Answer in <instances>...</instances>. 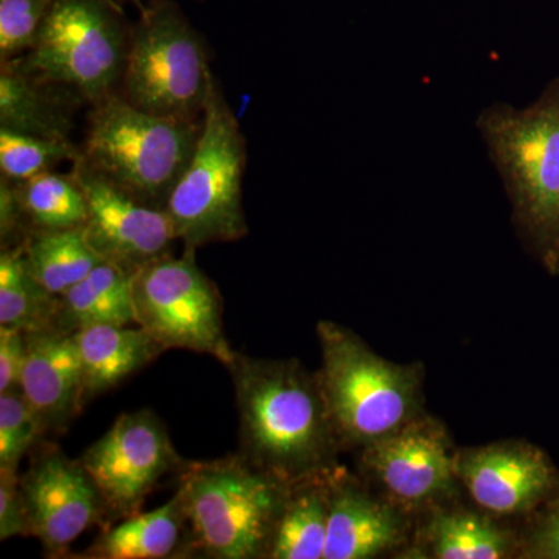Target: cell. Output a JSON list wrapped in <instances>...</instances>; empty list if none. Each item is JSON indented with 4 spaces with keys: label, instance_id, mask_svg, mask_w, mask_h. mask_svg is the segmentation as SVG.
<instances>
[{
    "label": "cell",
    "instance_id": "2e32d148",
    "mask_svg": "<svg viewBox=\"0 0 559 559\" xmlns=\"http://www.w3.org/2000/svg\"><path fill=\"white\" fill-rule=\"evenodd\" d=\"M25 342L22 395L49 432H62L86 404L75 334L58 329L35 331L25 333Z\"/></svg>",
    "mask_w": 559,
    "mask_h": 559
},
{
    "label": "cell",
    "instance_id": "3957f363",
    "mask_svg": "<svg viewBox=\"0 0 559 559\" xmlns=\"http://www.w3.org/2000/svg\"><path fill=\"white\" fill-rule=\"evenodd\" d=\"M289 488L241 452L201 462L189 460L178 474L187 520L182 554L267 559Z\"/></svg>",
    "mask_w": 559,
    "mask_h": 559
},
{
    "label": "cell",
    "instance_id": "277c9868",
    "mask_svg": "<svg viewBox=\"0 0 559 559\" xmlns=\"http://www.w3.org/2000/svg\"><path fill=\"white\" fill-rule=\"evenodd\" d=\"M318 371L341 450H364L409 425L423 412L421 367L382 358L340 323L318 325Z\"/></svg>",
    "mask_w": 559,
    "mask_h": 559
},
{
    "label": "cell",
    "instance_id": "d6986e66",
    "mask_svg": "<svg viewBox=\"0 0 559 559\" xmlns=\"http://www.w3.org/2000/svg\"><path fill=\"white\" fill-rule=\"evenodd\" d=\"M187 520L178 489L170 500L153 511H140L119 524L103 528L79 559H164L182 557Z\"/></svg>",
    "mask_w": 559,
    "mask_h": 559
},
{
    "label": "cell",
    "instance_id": "ba28073f",
    "mask_svg": "<svg viewBox=\"0 0 559 559\" xmlns=\"http://www.w3.org/2000/svg\"><path fill=\"white\" fill-rule=\"evenodd\" d=\"M210 73L200 36L179 11L160 7L131 33L119 94L156 116L201 120Z\"/></svg>",
    "mask_w": 559,
    "mask_h": 559
},
{
    "label": "cell",
    "instance_id": "7c38bea8",
    "mask_svg": "<svg viewBox=\"0 0 559 559\" xmlns=\"http://www.w3.org/2000/svg\"><path fill=\"white\" fill-rule=\"evenodd\" d=\"M21 473L28 538H36L46 557H68L69 547L92 525L108 527V513L97 485L80 459L58 444L40 441Z\"/></svg>",
    "mask_w": 559,
    "mask_h": 559
},
{
    "label": "cell",
    "instance_id": "83f0119b",
    "mask_svg": "<svg viewBox=\"0 0 559 559\" xmlns=\"http://www.w3.org/2000/svg\"><path fill=\"white\" fill-rule=\"evenodd\" d=\"M55 0H0V62L17 60L32 49Z\"/></svg>",
    "mask_w": 559,
    "mask_h": 559
},
{
    "label": "cell",
    "instance_id": "9a60e30c",
    "mask_svg": "<svg viewBox=\"0 0 559 559\" xmlns=\"http://www.w3.org/2000/svg\"><path fill=\"white\" fill-rule=\"evenodd\" d=\"M329 484V533L323 559H371L406 543V511L369 491L340 465L331 471Z\"/></svg>",
    "mask_w": 559,
    "mask_h": 559
},
{
    "label": "cell",
    "instance_id": "44dd1931",
    "mask_svg": "<svg viewBox=\"0 0 559 559\" xmlns=\"http://www.w3.org/2000/svg\"><path fill=\"white\" fill-rule=\"evenodd\" d=\"M130 272L102 261L58 297L57 329L76 333L95 325H135Z\"/></svg>",
    "mask_w": 559,
    "mask_h": 559
},
{
    "label": "cell",
    "instance_id": "cb8c5ba5",
    "mask_svg": "<svg viewBox=\"0 0 559 559\" xmlns=\"http://www.w3.org/2000/svg\"><path fill=\"white\" fill-rule=\"evenodd\" d=\"M58 297L33 277L22 246L0 253V326L35 333L57 329Z\"/></svg>",
    "mask_w": 559,
    "mask_h": 559
},
{
    "label": "cell",
    "instance_id": "8992f818",
    "mask_svg": "<svg viewBox=\"0 0 559 559\" xmlns=\"http://www.w3.org/2000/svg\"><path fill=\"white\" fill-rule=\"evenodd\" d=\"M200 130L201 120L146 112L117 92L94 105L80 160L138 200L165 209Z\"/></svg>",
    "mask_w": 559,
    "mask_h": 559
},
{
    "label": "cell",
    "instance_id": "7a4b0ae2",
    "mask_svg": "<svg viewBox=\"0 0 559 559\" xmlns=\"http://www.w3.org/2000/svg\"><path fill=\"white\" fill-rule=\"evenodd\" d=\"M477 130L498 170L528 252L559 274V76L525 108L488 106Z\"/></svg>",
    "mask_w": 559,
    "mask_h": 559
},
{
    "label": "cell",
    "instance_id": "f546056e",
    "mask_svg": "<svg viewBox=\"0 0 559 559\" xmlns=\"http://www.w3.org/2000/svg\"><path fill=\"white\" fill-rule=\"evenodd\" d=\"M20 469L0 468V540L28 538Z\"/></svg>",
    "mask_w": 559,
    "mask_h": 559
},
{
    "label": "cell",
    "instance_id": "5b68a950",
    "mask_svg": "<svg viewBox=\"0 0 559 559\" xmlns=\"http://www.w3.org/2000/svg\"><path fill=\"white\" fill-rule=\"evenodd\" d=\"M246 162L240 123L212 72L197 145L165 204L183 248L238 241L248 235L242 205Z\"/></svg>",
    "mask_w": 559,
    "mask_h": 559
},
{
    "label": "cell",
    "instance_id": "5bb4252c",
    "mask_svg": "<svg viewBox=\"0 0 559 559\" xmlns=\"http://www.w3.org/2000/svg\"><path fill=\"white\" fill-rule=\"evenodd\" d=\"M460 485L491 516H528L559 496V469L549 455L522 440L457 452Z\"/></svg>",
    "mask_w": 559,
    "mask_h": 559
},
{
    "label": "cell",
    "instance_id": "ffe728a7",
    "mask_svg": "<svg viewBox=\"0 0 559 559\" xmlns=\"http://www.w3.org/2000/svg\"><path fill=\"white\" fill-rule=\"evenodd\" d=\"M425 530L428 557L502 559L520 554L514 533L485 511L437 507Z\"/></svg>",
    "mask_w": 559,
    "mask_h": 559
},
{
    "label": "cell",
    "instance_id": "ac0fdd59",
    "mask_svg": "<svg viewBox=\"0 0 559 559\" xmlns=\"http://www.w3.org/2000/svg\"><path fill=\"white\" fill-rule=\"evenodd\" d=\"M53 86L31 72L20 58L0 68V128L36 138L72 142L70 103Z\"/></svg>",
    "mask_w": 559,
    "mask_h": 559
},
{
    "label": "cell",
    "instance_id": "7402d4cb",
    "mask_svg": "<svg viewBox=\"0 0 559 559\" xmlns=\"http://www.w3.org/2000/svg\"><path fill=\"white\" fill-rule=\"evenodd\" d=\"M330 473L290 485L267 559H323L329 533Z\"/></svg>",
    "mask_w": 559,
    "mask_h": 559
},
{
    "label": "cell",
    "instance_id": "52a82bcc",
    "mask_svg": "<svg viewBox=\"0 0 559 559\" xmlns=\"http://www.w3.org/2000/svg\"><path fill=\"white\" fill-rule=\"evenodd\" d=\"M128 46L109 0H55L20 60L40 80L94 106L119 92Z\"/></svg>",
    "mask_w": 559,
    "mask_h": 559
},
{
    "label": "cell",
    "instance_id": "f1b7e54d",
    "mask_svg": "<svg viewBox=\"0 0 559 559\" xmlns=\"http://www.w3.org/2000/svg\"><path fill=\"white\" fill-rule=\"evenodd\" d=\"M518 557L559 559V496L536 511L520 539Z\"/></svg>",
    "mask_w": 559,
    "mask_h": 559
},
{
    "label": "cell",
    "instance_id": "d4e9b609",
    "mask_svg": "<svg viewBox=\"0 0 559 559\" xmlns=\"http://www.w3.org/2000/svg\"><path fill=\"white\" fill-rule=\"evenodd\" d=\"M13 186L28 234L75 229L86 224V197L72 173L66 176L47 171Z\"/></svg>",
    "mask_w": 559,
    "mask_h": 559
},
{
    "label": "cell",
    "instance_id": "4316f807",
    "mask_svg": "<svg viewBox=\"0 0 559 559\" xmlns=\"http://www.w3.org/2000/svg\"><path fill=\"white\" fill-rule=\"evenodd\" d=\"M49 432L20 389L0 393V468L20 469Z\"/></svg>",
    "mask_w": 559,
    "mask_h": 559
},
{
    "label": "cell",
    "instance_id": "4fadbf2b",
    "mask_svg": "<svg viewBox=\"0 0 559 559\" xmlns=\"http://www.w3.org/2000/svg\"><path fill=\"white\" fill-rule=\"evenodd\" d=\"M72 176L87 202V240L103 260L134 274L170 253L178 241L165 209L138 200L86 164L73 162Z\"/></svg>",
    "mask_w": 559,
    "mask_h": 559
},
{
    "label": "cell",
    "instance_id": "30bf717a",
    "mask_svg": "<svg viewBox=\"0 0 559 559\" xmlns=\"http://www.w3.org/2000/svg\"><path fill=\"white\" fill-rule=\"evenodd\" d=\"M80 460L105 500L108 527L140 513L157 484L168 474H179L189 462L180 457L164 423L150 409L119 415Z\"/></svg>",
    "mask_w": 559,
    "mask_h": 559
},
{
    "label": "cell",
    "instance_id": "9c48e42d",
    "mask_svg": "<svg viewBox=\"0 0 559 559\" xmlns=\"http://www.w3.org/2000/svg\"><path fill=\"white\" fill-rule=\"evenodd\" d=\"M134 323L165 349H189L230 359L224 333L223 297L197 263V249L183 248L140 267L131 278Z\"/></svg>",
    "mask_w": 559,
    "mask_h": 559
},
{
    "label": "cell",
    "instance_id": "484cf974",
    "mask_svg": "<svg viewBox=\"0 0 559 559\" xmlns=\"http://www.w3.org/2000/svg\"><path fill=\"white\" fill-rule=\"evenodd\" d=\"M81 150L64 140L36 138L0 128V171L13 183L53 171L62 162L79 160Z\"/></svg>",
    "mask_w": 559,
    "mask_h": 559
},
{
    "label": "cell",
    "instance_id": "e0dca14e",
    "mask_svg": "<svg viewBox=\"0 0 559 559\" xmlns=\"http://www.w3.org/2000/svg\"><path fill=\"white\" fill-rule=\"evenodd\" d=\"M73 334L83 369L86 404L116 389L167 352L140 326L95 325Z\"/></svg>",
    "mask_w": 559,
    "mask_h": 559
},
{
    "label": "cell",
    "instance_id": "4dcf8cb0",
    "mask_svg": "<svg viewBox=\"0 0 559 559\" xmlns=\"http://www.w3.org/2000/svg\"><path fill=\"white\" fill-rule=\"evenodd\" d=\"M25 352L24 331L0 326V393L20 389Z\"/></svg>",
    "mask_w": 559,
    "mask_h": 559
},
{
    "label": "cell",
    "instance_id": "6da1fadb",
    "mask_svg": "<svg viewBox=\"0 0 559 559\" xmlns=\"http://www.w3.org/2000/svg\"><path fill=\"white\" fill-rule=\"evenodd\" d=\"M240 415V451L260 469L293 485L337 466L341 447L318 373L297 359L231 353L226 366Z\"/></svg>",
    "mask_w": 559,
    "mask_h": 559
},
{
    "label": "cell",
    "instance_id": "8fae6325",
    "mask_svg": "<svg viewBox=\"0 0 559 559\" xmlns=\"http://www.w3.org/2000/svg\"><path fill=\"white\" fill-rule=\"evenodd\" d=\"M360 471L381 492L406 511L437 509L457 495V452L448 430L421 414L409 425L360 450Z\"/></svg>",
    "mask_w": 559,
    "mask_h": 559
},
{
    "label": "cell",
    "instance_id": "603a6c76",
    "mask_svg": "<svg viewBox=\"0 0 559 559\" xmlns=\"http://www.w3.org/2000/svg\"><path fill=\"white\" fill-rule=\"evenodd\" d=\"M21 246L33 277L57 297L105 261L92 248L84 226L75 229L33 230Z\"/></svg>",
    "mask_w": 559,
    "mask_h": 559
}]
</instances>
